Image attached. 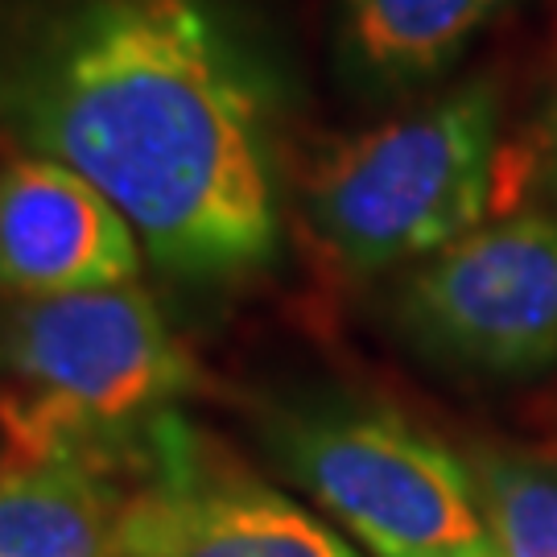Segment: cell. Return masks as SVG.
Wrapping results in <instances>:
<instances>
[{
    "label": "cell",
    "instance_id": "cell-1",
    "mask_svg": "<svg viewBox=\"0 0 557 557\" xmlns=\"http://www.w3.org/2000/svg\"><path fill=\"white\" fill-rule=\"evenodd\" d=\"M34 133L161 264L223 273L277 244L260 103L202 0H96L54 54Z\"/></svg>",
    "mask_w": 557,
    "mask_h": 557
},
{
    "label": "cell",
    "instance_id": "cell-2",
    "mask_svg": "<svg viewBox=\"0 0 557 557\" xmlns=\"http://www.w3.org/2000/svg\"><path fill=\"white\" fill-rule=\"evenodd\" d=\"M499 178V96L467 83L338 145L310 178L306 215L338 269L376 273L483 227Z\"/></svg>",
    "mask_w": 557,
    "mask_h": 557
},
{
    "label": "cell",
    "instance_id": "cell-3",
    "mask_svg": "<svg viewBox=\"0 0 557 557\" xmlns=\"http://www.w3.org/2000/svg\"><path fill=\"white\" fill-rule=\"evenodd\" d=\"M4 458L83 450L195 388V363L140 285L25 298L0 322Z\"/></svg>",
    "mask_w": 557,
    "mask_h": 557
},
{
    "label": "cell",
    "instance_id": "cell-4",
    "mask_svg": "<svg viewBox=\"0 0 557 557\" xmlns=\"http://www.w3.org/2000/svg\"><path fill=\"white\" fill-rule=\"evenodd\" d=\"M281 446L294 479L376 557L492 549L467 458L397 413L298 421Z\"/></svg>",
    "mask_w": 557,
    "mask_h": 557
},
{
    "label": "cell",
    "instance_id": "cell-5",
    "mask_svg": "<svg viewBox=\"0 0 557 557\" xmlns=\"http://www.w3.org/2000/svg\"><path fill=\"white\" fill-rule=\"evenodd\" d=\"M405 314L425 343L487 372L557 359V215L483 223L418 269Z\"/></svg>",
    "mask_w": 557,
    "mask_h": 557
},
{
    "label": "cell",
    "instance_id": "cell-6",
    "mask_svg": "<svg viewBox=\"0 0 557 557\" xmlns=\"http://www.w3.org/2000/svg\"><path fill=\"white\" fill-rule=\"evenodd\" d=\"M140 269L133 223L79 170L54 158L0 174V294L59 298L128 285Z\"/></svg>",
    "mask_w": 557,
    "mask_h": 557
},
{
    "label": "cell",
    "instance_id": "cell-7",
    "mask_svg": "<svg viewBox=\"0 0 557 557\" xmlns=\"http://www.w3.org/2000/svg\"><path fill=\"white\" fill-rule=\"evenodd\" d=\"M124 557H359L322 520L248 479L207 475L170 442L140 483Z\"/></svg>",
    "mask_w": 557,
    "mask_h": 557
},
{
    "label": "cell",
    "instance_id": "cell-8",
    "mask_svg": "<svg viewBox=\"0 0 557 557\" xmlns=\"http://www.w3.org/2000/svg\"><path fill=\"white\" fill-rule=\"evenodd\" d=\"M137 487L96 455L0 462V557H124Z\"/></svg>",
    "mask_w": 557,
    "mask_h": 557
},
{
    "label": "cell",
    "instance_id": "cell-9",
    "mask_svg": "<svg viewBox=\"0 0 557 557\" xmlns=\"http://www.w3.org/2000/svg\"><path fill=\"white\" fill-rule=\"evenodd\" d=\"M467 471L499 557H557V446H475Z\"/></svg>",
    "mask_w": 557,
    "mask_h": 557
},
{
    "label": "cell",
    "instance_id": "cell-10",
    "mask_svg": "<svg viewBox=\"0 0 557 557\" xmlns=\"http://www.w3.org/2000/svg\"><path fill=\"white\" fill-rule=\"evenodd\" d=\"M504 0H347V29L388 75H430L455 59Z\"/></svg>",
    "mask_w": 557,
    "mask_h": 557
},
{
    "label": "cell",
    "instance_id": "cell-11",
    "mask_svg": "<svg viewBox=\"0 0 557 557\" xmlns=\"http://www.w3.org/2000/svg\"><path fill=\"white\" fill-rule=\"evenodd\" d=\"M467 557H499L496 549H483V554H467Z\"/></svg>",
    "mask_w": 557,
    "mask_h": 557
},
{
    "label": "cell",
    "instance_id": "cell-12",
    "mask_svg": "<svg viewBox=\"0 0 557 557\" xmlns=\"http://www.w3.org/2000/svg\"><path fill=\"white\" fill-rule=\"evenodd\" d=\"M554 149H557V124H554Z\"/></svg>",
    "mask_w": 557,
    "mask_h": 557
}]
</instances>
